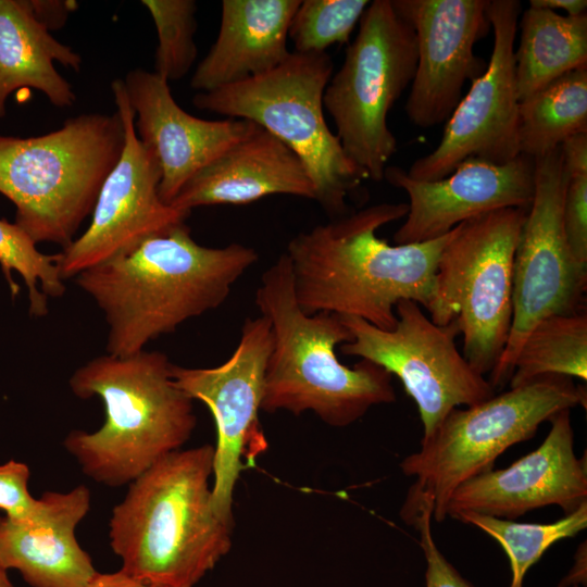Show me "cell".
I'll return each instance as SVG.
<instances>
[{
	"label": "cell",
	"instance_id": "obj_1",
	"mask_svg": "<svg viewBox=\"0 0 587 587\" xmlns=\"http://www.w3.org/2000/svg\"><path fill=\"white\" fill-rule=\"evenodd\" d=\"M407 213L408 203H378L291 238L285 253L302 311L359 317L392 329L400 300L427 309L440 253L455 227L417 243L392 246L377 237L382 226Z\"/></svg>",
	"mask_w": 587,
	"mask_h": 587
},
{
	"label": "cell",
	"instance_id": "obj_2",
	"mask_svg": "<svg viewBox=\"0 0 587 587\" xmlns=\"http://www.w3.org/2000/svg\"><path fill=\"white\" fill-rule=\"evenodd\" d=\"M258 259L241 243L202 246L183 223L80 272L76 284L104 314L107 353L129 355L218 308Z\"/></svg>",
	"mask_w": 587,
	"mask_h": 587
},
{
	"label": "cell",
	"instance_id": "obj_3",
	"mask_svg": "<svg viewBox=\"0 0 587 587\" xmlns=\"http://www.w3.org/2000/svg\"><path fill=\"white\" fill-rule=\"evenodd\" d=\"M214 447L173 451L128 484L109 539L121 571L160 587H193L228 553L233 525L212 502Z\"/></svg>",
	"mask_w": 587,
	"mask_h": 587
},
{
	"label": "cell",
	"instance_id": "obj_4",
	"mask_svg": "<svg viewBox=\"0 0 587 587\" xmlns=\"http://www.w3.org/2000/svg\"><path fill=\"white\" fill-rule=\"evenodd\" d=\"M255 304L272 334L261 410L312 411L327 425L345 427L373 405L396 400L386 370L363 359L352 367L338 360L336 347L351 341V333L337 314L302 311L286 253L262 274Z\"/></svg>",
	"mask_w": 587,
	"mask_h": 587
},
{
	"label": "cell",
	"instance_id": "obj_5",
	"mask_svg": "<svg viewBox=\"0 0 587 587\" xmlns=\"http://www.w3.org/2000/svg\"><path fill=\"white\" fill-rule=\"evenodd\" d=\"M161 351L102 354L71 375L80 399L99 397L105 420L95 432L72 430L63 440L82 472L108 487L128 485L190 438L197 417L193 400L174 382Z\"/></svg>",
	"mask_w": 587,
	"mask_h": 587
},
{
	"label": "cell",
	"instance_id": "obj_6",
	"mask_svg": "<svg viewBox=\"0 0 587 587\" xmlns=\"http://www.w3.org/2000/svg\"><path fill=\"white\" fill-rule=\"evenodd\" d=\"M123 146L116 111L80 114L39 136L0 134V193L15 205V224L36 245L68 246Z\"/></svg>",
	"mask_w": 587,
	"mask_h": 587
},
{
	"label": "cell",
	"instance_id": "obj_7",
	"mask_svg": "<svg viewBox=\"0 0 587 587\" xmlns=\"http://www.w3.org/2000/svg\"><path fill=\"white\" fill-rule=\"evenodd\" d=\"M586 387L572 377L546 375L466 409H452L422 438L420 450L400 463L403 474L415 478L400 516L412 525L429 510L435 522H444L461 484L491 470L501 453L532 438L557 413L586 408Z\"/></svg>",
	"mask_w": 587,
	"mask_h": 587
},
{
	"label": "cell",
	"instance_id": "obj_8",
	"mask_svg": "<svg viewBox=\"0 0 587 587\" xmlns=\"http://www.w3.org/2000/svg\"><path fill=\"white\" fill-rule=\"evenodd\" d=\"M329 54L291 52L277 67L208 92L200 110L248 120L288 146L304 164L315 200L329 214L346 215L347 198L369 179L345 153L325 120L323 97L333 75Z\"/></svg>",
	"mask_w": 587,
	"mask_h": 587
},
{
	"label": "cell",
	"instance_id": "obj_9",
	"mask_svg": "<svg viewBox=\"0 0 587 587\" xmlns=\"http://www.w3.org/2000/svg\"><path fill=\"white\" fill-rule=\"evenodd\" d=\"M527 211L501 209L459 224L437 263L429 319L457 327L462 355L483 376L491 373L508 340L513 259Z\"/></svg>",
	"mask_w": 587,
	"mask_h": 587
},
{
	"label": "cell",
	"instance_id": "obj_10",
	"mask_svg": "<svg viewBox=\"0 0 587 587\" xmlns=\"http://www.w3.org/2000/svg\"><path fill=\"white\" fill-rule=\"evenodd\" d=\"M416 64L412 26L396 12L390 0L370 2L323 97L346 155L369 179L383 180L387 162L397 151L387 116L411 85Z\"/></svg>",
	"mask_w": 587,
	"mask_h": 587
},
{
	"label": "cell",
	"instance_id": "obj_11",
	"mask_svg": "<svg viewBox=\"0 0 587 587\" xmlns=\"http://www.w3.org/2000/svg\"><path fill=\"white\" fill-rule=\"evenodd\" d=\"M566 172L561 146L535 159V191L513 259L512 322L490 373L492 388L509 384L519 351L541 320L586 310L587 270L572 257L563 227Z\"/></svg>",
	"mask_w": 587,
	"mask_h": 587
},
{
	"label": "cell",
	"instance_id": "obj_12",
	"mask_svg": "<svg viewBox=\"0 0 587 587\" xmlns=\"http://www.w3.org/2000/svg\"><path fill=\"white\" fill-rule=\"evenodd\" d=\"M397 324L380 329L362 319L340 316L352 340L340 346L346 355L375 363L403 384L417 405L427 437L454 408L491 398L495 389L464 359L454 342L453 324L438 326L412 300L396 307Z\"/></svg>",
	"mask_w": 587,
	"mask_h": 587
},
{
	"label": "cell",
	"instance_id": "obj_13",
	"mask_svg": "<svg viewBox=\"0 0 587 587\" xmlns=\"http://www.w3.org/2000/svg\"><path fill=\"white\" fill-rule=\"evenodd\" d=\"M111 89L124 126V146L101 186L90 224L58 253L63 280L128 253L146 240L185 223L190 214L162 201L161 168L153 152L137 136L135 114L123 79H114Z\"/></svg>",
	"mask_w": 587,
	"mask_h": 587
},
{
	"label": "cell",
	"instance_id": "obj_14",
	"mask_svg": "<svg viewBox=\"0 0 587 587\" xmlns=\"http://www.w3.org/2000/svg\"><path fill=\"white\" fill-rule=\"evenodd\" d=\"M272 334L268 321L260 315L247 319L230 357L214 367H184L173 364L176 385L192 400L210 410L216 427L213 459L212 502L215 514L233 525V497L242 459L253 465L254 457L265 448L259 411L263 397L266 361Z\"/></svg>",
	"mask_w": 587,
	"mask_h": 587
},
{
	"label": "cell",
	"instance_id": "obj_15",
	"mask_svg": "<svg viewBox=\"0 0 587 587\" xmlns=\"http://www.w3.org/2000/svg\"><path fill=\"white\" fill-rule=\"evenodd\" d=\"M521 14L517 0H488L494 46L485 72L471 83L447 121L439 145L413 162L416 180L447 177L469 158L504 164L520 154L514 41Z\"/></svg>",
	"mask_w": 587,
	"mask_h": 587
},
{
	"label": "cell",
	"instance_id": "obj_16",
	"mask_svg": "<svg viewBox=\"0 0 587 587\" xmlns=\"http://www.w3.org/2000/svg\"><path fill=\"white\" fill-rule=\"evenodd\" d=\"M413 28L417 64L404 109L417 127L447 122L464 84L479 77L487 62L474 46L491 30L488 0H390Z\"/></svg>",
	"mask_w": 587,
	"mask_h": 587
},
{
	"label": "cell",
	"instance_id": "obj_17",
	"mask_svg": "<svg viewBox=\"0 0 587 587\" xmlns=\"http://www.w3.org/2000/svg\"><path fill=\"white\" fill-rule=\"evenodd\" d=\"M409 197L405 221L394 235L396 245L429 241L478 215L508 208L528 210L535 191V159L520 153L496 164L469 158L447 177L433 182L411 178L399 166L384 174Z\"/></svg>",
	"mask_w": 587,
	"mask_h": 587
},
{
	"label": "cell",
	"instance_id": "obj_18",
	"mask_svg": "<svg viewBox=\"0 0 587 587\" xmlns=\"http://www.w3.org/2000/svg\"><path fill=\"white\" fill-rule=\"evenodd\" d=\"M542 444L510 466L489 470L452 494L448 516L474 512L514 520L526 512L559 505L566 514L587 501V461L574 452L570 410L557 413Z\"/></svg>",
	"mask_w": 587,
	"mask_h": 587
},
{
	"label": "cell",
	"instance_id": "obj_19",
	"mask_svg": "<svg viewBox=\"0 0 587 587\" xmlns=\"http://www.w3.org/2000/svg\"><path fill=\"white\" fill-rule=\"evenodd\" d=\"M123 82L137 136L159 162V193L166 204L196 173L259 126L248 120L208 121L187 113L155 72L135 68Z\"/></svg>",
	"mask_w": 587,
	"mask_h": 587
},
{
	"label": "cell",
	"instance_id": "obj_20",
	"mask_svg": "<svg viewBox=\"0 0 587 587\" xmlns=\"http://www.w3.org/2000/svg\"><path fill=\"white\" fill-rule=\"evenodd\" d=\"M272 195L315 200L300 158L266 129L258 128L196 173L170 205L193 208L247 204Z\"/></svg>",
	"mask_w": 587,
	"mask_h": 587
},
{
	"label": "cell",
	"instance_id": "obj_21",
	"mask_svg": "<svg viewBox=\"0 0 587 587\" xmlns=\"http://www.w3.org/2000/svg\"><path fill=\"white\" fill-rule=\"evenodd\" d=\"M41 498L46 514L36 524L0 515V565L18 571L32 587H89L99 572L75 535L90 509L89 489L78 485Z\"/></svg>",
	"mask_w": 587,
	"mask_h": 587
},
{
	"label": "cell",
	"instance_id": "obj_22",
	"mask_svg": "<svg viewBox=\"0 0 587 587\" xmlns=\"http://www.w3.org/2000/svg\"><path fill=\"white\" fill-rule=\"evenodd\" d=\"M301 0H224L217 38L190 86L208 92L264 74L291 53V18Z\"/></svg>",
	"mask_w": 587,
	"mask_h": 587
},
{
	"label": "cell",
	"instance_id": "obj_23",
	"mask_svg": "<svg viewBox=\"0 0 587 587\" xmlns=\"http://www.w3.org/2000/svg\"><path fill=\"white\" fill-rule=\"evenodd\" d=\"M55 63L79 71L82 57L52 36L30 0H0V118L18 88L36 89L58 108L71 107L75 92Z\"/></svg>",
	"mask_w": 587,
	"mask_h": 587
},
{
	"label": "cell",
	"instance_id": "obj_24",
	"mask_svg": "<svg viewBox=\"0 0 587 587\" xmlns=\"http://www.w3.org/2000/svg\"><path fill=\"white\" fill-rule=\"evenodd\" d=\"M521 37L514 50L520 101L580 67H587V13L561 15L529 7L520 22Z\"/></svg>",
	"mask_w": 587,
	"mask_h": 587
},
{
	"label": "cell",
	"instance_id": "obj_25",
	"mask_svg": "<svg viewBox=\"0 0 587 587\" xmlns=\"http://www.w3.org/2000/svg\"><path fill=\"white\" fill-rule=\"evenodd\" d=\"M587 134V67L564 74L520 101V153L533 159Z\"/></svg>",
	"mask_w": 587,
	"mask_h": 587
},
{
	"label": "cell",
	"instance_id": "obj_26",
	"mask_svg": "<svg viewBox=\"0 0 587 587\" xmlns=\"http://www.w3.org/2000/svg\"><path fill=\"white\" fill-rule=\"evenodd\" d=\"M546 375L587 379L586 310L538 322L519 351L509 385L519 387Z\"/></svg>",
	"mask_w": 587,
	"mask_h": 587
},
{
	"label": "cell",
	"instance_id": "obj_27",
	"mask_svg": "<svg viewBox=\"0 0 587 587\" xmlns=\"http://www.w3.org/2000/svg\"><path fill=\"white\" fill-rule=\"evenodd\" d=\"M453 519L472 524L497 540L510 561V587H523L525 574L546 550L587 527V501L574 512L548 524L519 523L474 512H461Z\"/></svg>",
	"mask_w": 587,
	"mask_h": 587
},
{
	"label": "cell",
	"instance_id": "obj_28",
	"mask_svg": "<svg viewBox=\"0 0 587 587\" xmlns=\"http://www.w3.org/2000/svg\"><path fill=\"white\" fill-rule=\"evenodd\" d=\"M0 265L13 297L20 291L13 272L23 277L28 292V310L34 316L47 315L48 298H58L65 292L58 266V253L40 252L20 226L1 218Z\"/></svg>",
	"mask_w": 587,
	"mask_h": 587
},
{
	"label": "cell",
	"instance_id": "obj_29",
	"mask_svg": "<svg viewBox=\"0 0 587 587\" xmlns=\"http://www.w3.org/2000/svg\"><path fill=\"white\" fill-rule=\"evenodd\" d=\"M158 34L154 71L167 82L183 78L193 65L198 49L193 0H142Z\"/></svg>",
	"mask_w": 587,
	"mask_h": 587
},
{
	"label": "cell",
	"instance_id": "obj_30",
	"mask_svg": "<svg viewBox=\"0 0 587 587\" xmlns=\"http://www.w3.org/2000/svg\"><path fill=\"white\" fill-rule=\"evenodd\" d=\"M369 4L367 0L301 1L288 30L295 52L321 53L346 43Z\"/></svg>",
	"mask_w": 587,
	"mask_h": 587
},
{
	"label": "cell",
	"instance_id": "obj_31",
	"mask_svg": "<svg viewBox=\"0 0 587 587\" xmlns=\"http://www.w3.org/2000/svg\"><path fill=\"white\" fill-rule=\"evenodd\" d=\"M566 185L563 198V227L575 262L587 270V134L561 145Z\"/></svg>",
	"mask_w": 587,
	"mask_h": 587
},
{
	"label": "cell",
	"instance_id": "obj_32",
	"mask_svg": "<svg viewBox=\"0 0 587 587\" xmlns=\"http://www.w3.org/2000/svg\"><path fill=\"white\" fill-rule=\"evenodd\" d=\"M29 477L30 470L23 462L10 460L0 464V510L22 524H36L46 514L43 499H35L28 491Z\"/></svg>",
	"mask_w": 587,
	"mask_h": 587
},
{
	"label": "cell",
	"instance_id": "obj_33",
	"mask_svg": "<svg viewBox=\"0 0 587 587\" xmlns=\"http://www.w3.org/2000/svg\"><path fill=\"white\" fill-rule=\"evenodd\" d=\"M432 512L423 511L413 522L420 533V546L426 561V587H474L438 549L432 532Z\"/></svg>",
	"mask_w": 587,
	"mask_h": 587
},
{
	"label": "cell",
	"instance_id": "obj_34",
	"mask_svg": "<svg viewBox=\"0 0 587 587\" xmlns=\"http://www.w3.org/2000/svg\"><path fill=\"white\" fill-rule=\"evenodd\" d=\"M36 17L51 32L62 27L76 7L75 1L30 0Z\"/></svg>",
	"mask_w": 587,
	"mask_h": 587
},
{
	"label": "cell",
	"instance_id": "obj_35",
	"mask_svg": "<svg viewBox=\"0 0 587 587\" xmlns=\"http://www.w3.org/2000/svg\"><path fill=\"white\" fill-rule=\"evenodd\" d=\"M89 587H160L133 578L121 570L114 573H98Z\"/></svg>",
	"mask_w": 587,
	"mask_h": 587
},
{
	"label": "cell",
	"instance_id": "obj_36",
	"mask_svg": "<svg viewBox=\"0 0 587 587\" xmlns=\"http://www.w3.org/2000/svg\"><path fill=\"white\" fill-rule=\"evenodd\" d=\"M529 7L554 11L560 9L566 12L567 16L585 14L587 10L586 0H530Z\"/></svg>",
	"mask_w": 587,
	"mask_h": 587
},
{
	"label": "cell",
	"instance_id": "obj_37",
	"mask_svg": "<svg viewBox=\"0 0 587 587\" xmlns=\"http://www.w3.org/2000/svg\"><path fill=\"white\" fill-rule=\"evenodd\" d=\"M576 564H574V567L570 572V574L566 576V578L560 584L559 587H573L576 585V580L578 579V583H582L583 580H586V573H583V570H586V544L580 545L576 555H575Z\"/></svg>",
	"mask_w": 587,
	"mask_h": 587
},
{
	"label": "cell",
	"instance_id": "obj_38",
	"mask_svg": "<svg viewBox=\"0 0 587 587\" xmlns=\"http://www.w3.org/2000/svg\"><path fill=\"white\" fill-rule=\"evenodd\" d=\"M0 587H14L8 576V571L0 565Z\"/></svg>",
	"mask_w": 587,
	"mask_h": 587
}]
</instances>
